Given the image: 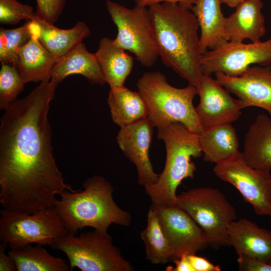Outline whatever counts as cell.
Returning a JSON list of instances; mask_svg holds the SVG:
<instances>
[{
	"label": "cell",
	"mask_w": 271,
	"mask_h": 271,
	"mask_svg": "<svg viewBox=\"0 0 271 271\" xmlns=\"http://www.w3.org/2000/svg\"><path fill=\"white\" fill-rule=\"evenodd\" d=\"M242 156L250 167L271 170V119L258 115L244 137Z\"/></svg>",
	"instance_id": "obj_21"
},
{
	"label": "cell",
	"mask_w": 271,
	"mask_h": 271,
	"mask_svg": "<svg viewBox=\"0 0 271 271\" xmlns=\"http://www.w3.org/2000/svg\"><path fill=\"white\" fill-rule=\"evenodd\" d=\"M147 226L140 233L146 247L147 259L153 264H164L172 260V251L160 225L155 210L150 206Z\"/></svg>",
	"instance_id": "obj_27"
},
{
	"label": "cell",
	"mask_w": 271,
	"mask_h": 271,
	"mask_svg": "<svg viewBox=\"0 0 271 271\" xmlns=\"http://www.w3.org/2000/svg\"><path fill=\"white\" fill-rule=\"evenodd\" d=\"M154 126L148 117L135 123L120 127L116 141L125 157L136 166L138 183L149 186L156 183L159 178L149 158Z\"/></svg>",
	"instance_id": "obj_15"
},
{
	"label": "cell",
	"mask_w": 271,
	"mask_h": 271,
	"mask_svg": "<svg viewBox=\"0 0 271 271\" xmlns=\"http://www.w3.org/2000/svg\"><path fill=\"white\" fill-rule=\"evenodd\" d=\"M187 257L194 271H220L219 265H214L206 258L197 256L195 254H190Z\"/></svg>",
	"instance_id": "obj_33"
},
{
	"label": "cell",
	"mask_w": 271,
	"mask_h": 271,
	"mask_svg": "<svg viewBox=\"0 0 271 271\" xmlns=\"http://www.w3.org/2000/svg\"><path fill=\"white\" fill-rule=\"evenodd\" d=\"M159 56L188 84L197 88L203 75L199 29L192 11L165 2L149 7Z\"/></svg>",
	"instance_id": "obj_2"
},
{
	"label": "cell",
	"mask_w": 271,
	"mask_h": 271,
	"mask_svg": "<svg viewBox=\"0 0 271 271\" xmlns=\"http://www.w3.org/2000/svg\"><path fill=\"white\" fill-rule=\"evenodd\" d=\"M163 232L172 251L174 261L184 255L205 249L209 243L204 232L192 218L177 206L153 204Z\"/></svg>",
	"instance_id": "obj_12"
},
{
	"label": "cell",
	"mask_w": 271,
	"mask_h": 271,
	"mask_svg": "<svg viewBox=\"0 0 271 271\" xmlns=\"http://www.w3.org/2000/svg\"><path fill=\"white\" fill-rule=\"evenodd\" d=\"M39 35L38 25L31 39L19 53L17 68L25 83L50 80L58 59L41 44Z\"/></svg>",
	"instance_id": "obj_18"
},
{
	"label": "cell",
	"mask_w": 271,
	"mask_h": 271,
	"mask_svg": "<svg viewBox=\"0 0 271 271\" xmlns=\"http://www.w3.org/2000/svg\"><path fill=\"white\" fill-rule=\"evenodd\" d=\"M227 244L238 256L246 255L271 264V231L246 218L234 220L227 231Z\"/></svg>",
	"instance_id": "obj_16"
},
{
	"label": "cell",
	"mask_w": 271,
	"mask_h": 271,
	"mask_svg": "<svg viewBox=\"0 0 271 271\" xmlns=\"http://www.w3.org/2000/svg\"><path fill=\"white\" fill-rule=\"evenodd\" d=\"M107 101L111 118L120 127L148 117L147 106L141 95L124 86L110 87Z\"/></svg>",
	"instance_id": "obj_24"
},
{
	"label": "cell",
	"mask_w": 271,
	"mask_h": 271,
	"mask_svg": "<svg viewBox=\"0 0 271 271\" xmlns=\"http://www.w3.org/2000/svg\"><path fill=\"white\" fill-rule=\"evenodd\" d=\"M136 85L154 127L158 129L178 122L196 133L203 130L193 102L196 87L190 84L182 88L174 87L159 71L144 73Z\"/></svg>",
	"instance_id": "obj_5"
},
{
	"label": "cell",
	"mask_w": 271,
	"mask_h": 271,
	"mask_svg": "<svg viewBox=\"0 0 271 271\" xmlns=\"http://www.w3.org/2000/svg\"><path fill=\"white\" fill-rule=\"evenodd\" d=\"M197 89L199 102L195 108L203 129L231 123L241 115L240 100L210 75L203 74Z\"/></svg>",
	"instance_id": "obj_13"
},
{
	"label": "cell",
	"mask_w": 271,
	"mask_h": 271,
	"mask_svg": "<svg viewBox=\"0 0 271 271\" xmlns=\"http://www.w3.org/2000/svg\"><path fill=\"white\" fill-rule=\"evenodd\" d=\"M221 0H197L191 9L201 30L200 44L203 54L229 41L225 28V19L221 9Z\"/></svg>",
	"instance_id": "obj_20"
},
{
	"label": "cell",
	"mask_w": 271,
	"mask_h": 271,
	"mask_svg": "<svg viewBox=\"0 0 271 271\" xmlns=\"http://www.w3.org/2000/svg\"><path fill=\"white\" fill-rule=\"evenodd\" d=\"M38 24L34 21L15 29H0V62L17 67L19 53L31 39Z\"/></svg>",
	"instance_id": "obj_28"
},
{
	"label": "cell",
	"mask_w": 271,
	"mask_h": 271,
	"mask_svg": "<svg viewBox=\"0 0 271 271\" xmlns=\"http://www.w3.org/2000/svg\"><path fill=\"white\" fill-rule=\"evenodd\" d=\"M216 79L241 102L243 108L264 109L271 119V66H253L240 76L231 77L216 73Z\"/></svg>",
	"instance_id": "obj_14"
},
{
	"label": "cell",
	"mask_w": 271,
	"mask_h": 271,
	"mask_svg": "<svg viewBox=\"0 0 271 271\" xmlns=\"http://www.w3.org/2000/svg\"><path fill=\"white\" fill-rule=\"evenodd\" d=\"M83 190L64 192L54 207L68 234L76 235L85 227L107 234L112 224L129 226L130 213L120 208L113 198L114 188L104 177L94 175L83 184Z\"/></svg>",
	"instance_id": "obj_3"
},
{
	"label": "cell",
	"mask_w": 271,
	"mask_h": 271,
	"mask_svg": "<svg viewBox=\"0 0 271 271\" xmlns=\"http://www.w3.org/2000/svg\"><path fill=\"white\" fill-rule=\"evenodd\" d=\"M8 244L1 243L0 244V271L17 270V266L13 258L6 253Z\"/></svg>",
	"instance_id": "obj_34"
},
{
	"label": "cell",
	"mask_w": 271,
	"mask_h": 271,
	"mask_svg": "<svg viewBox=\"0 0 271 271\" xmlns=\"http://www.w3.org/2000/svg\"><path fill=\"white\" fill-rule=\"evenodd\" d=\"M158 129L157 138L164 141L166 150L165 165L157 182L144 187L155 206H174L176 190L182 181L192 179L196 170L192 158L202 156L198 134L175 122Z\"/></svg>",
	"instance_id": "obj_4"
},
{
	"label": "cell",
	"mask_w": 271,
	"mask_h": 271,
	"mask_svg": "<svg viewBox=\"0 0 271 271\" xmlns=\"http://www.w3.org/2000/svg\"><path fill=\"white\" fill-rule=\"evenodd\" d=\"M197 134L205 162L216 164L238 151V138L231 123L203 129Z\"/></svg>",
	"instance_id": "obj_23"
},
{
	"label": "cell",
	"mask_w": 271,
	"mask_h": 271,
	"mask_svg": "<svg viewBox=\"0 0 271 271\" xmlns=\"http://www.w3.org/2000/svg\"><path fill=\"white\" fill-rule=\"evenodd\" d=\"M39 27V39L41 44L58 58L82 42L90 35V31L83 22H78L69 29H61L41 19L36 14L34 19Z\"/></svg>",
	"instance_id": "obj_25"
},
{
	"label": "cell",
	"mask_w": 271,
	"mask_h": 271,
	"mask_svg": "<svg viewBox=\"0 0 271 271\" xmlns=\"http://www.w3.org/2000/svg\"><path fill=\"white\" fill-rule=\"evenodd\" d=\"M106 6L117 29L115 43L133 53L143 66L152 67L159 54L149 9L136 4L130 9L109 0Z\"/></svg>",
	"instance_id": "obj_9"
},
{
	"label": "cell",
	"mask_w": 271,
	"mask_h": 271,
	"mask_svg": "<svg viewBox=\"0 0 271 271\" xmlns=\"http://www.w3.org/2000/svg\"><path fill=\"white\" fill-rule=\"evenodd\" d=\"M66 0H36L37 17L54 25L63 13Z\"/></svg>",
	"instance_id": "obj_31"
},
{
	"label": "cell",
	"mask_w": 271,
	"mask_h": 271,
	"mask_svg": "<svg viewBox=\"0 0 271 271\" xmlns=\"http://www.w3.org/2000/svg\"><path fill=\"white\" fill-rule=\"evenodd\" d=\"M36 16L33 8L17 0H0V23L15 25L21 20L32 21Z\"/></svg>",
	"instance_id": "obj_30"
},
{
	"label": "cell",
	"mask_w": 271,
	"mask_h": 271,
	"mask_svg": "<svg viewBox=\"0 0 271 271\" xmlns=\"http://www.w3.org/2000/svg\"><path fill=\"white\" fill-rule=\"evenodd\" d=\"M24 82L16 66L2 64L0 70V109L5 110L23 91Z\"/></svg>",
	"instance_id": "obj_29"
},
{
	"label": "cell",
	"mask_w": 271,
	"mask_h": 271,
	"mask_svg": "<svg viewBox=\"0 0 271 271\" xmlns=\"http://www.w3.org/2000/svg\"><path fill=\"white\" fill-rule=\"evenodd\" d=\"M72 74H80L92 84L103 85L106 83L95 54L90 53L83 42L58 58L51 80L58 85Z\"/></svg>",
	"instance_id": "obj_19"
},
{
	"label": "cell",
	"mask_w": 271,
	"mask_h": 271,
	"mask_svg": "<svg viewBox=\"0 0 271 271\" xmlns=\"http://www.w3.org/2000/svg\"><path fill=\"white\" fill-rule=\"evenodd\" d=\"M185 211L201 228L209 246L215 249L227 244V231L237 218L234 206L219 190L196 188L177 195L175 205Z\"/></svg>",
	"instance_id": "obj_6"
},
{
	"label": "cell",
	"mask_w": 271,
	"mask_h": 271,
	"mask_svg": "<svg viewBox=\"0 0 271 271\" xmlns=\"http://www.w3.org/2000/svg\"><path fill=\"white\" fill-rule=\"evenodd\" d=\"M213 171L220 179L238 190L256 214L271 216L270 171L250 167L239 151L216 164Z\"/></svg>",
	"instance_id": "obj_10"
},
{
	"label": "cell",
	"mask_w": 271,
	"mask_h": 271,
	"mask_svg": "<svg viewBox=\"0 0 271 271\" xmlns=\"http://www.w3.org/2000/svg\"><path fill=\"white\" fill-rule=\"evenodd\" d=\"M255 64H271V37L264 42L249 44L228 41L215 49L207 51L201 59L202 73L208 75L221 73L237 77Z\"/></svg>",
	"instance_id": "obj_11"
},
{
	"label": "cell",
	"mask_w": 271,
	"mask_h": 271,
	"mask_svg": "<svg viewBox=\"0 0 271 271\" xmlns=\"http://www.w3.org/2000/svg\"><path fill=\"white\" fill-rule=\"evenodd\" d=\"M245 0H221L222 3H224L230 8H236L238 5Z\"/></svg>",
	"instance_id": "obj_37"
},
{
	"label": "cell",
	"mask_w": 271,
	"mask_h": 271,
	"mask_svg": "<svg viewBox=\"0 0 271 271\" xmlns=\"http://www.w3.org/2000/svg\"><path fill=\"white\" fill-rule=\"evenodd\" d=\"M238 269L241 271H271V264L246 255H239Z\"/></svg>",
	"instance_id": "obj_32"
},
{
	"label": "cell",
	"mask_w": 271,
	"mask_h": 271,
	"mask_svg": "<svg viewBox=\"0 0 271 271\" xmlns=\"http://www.w3.org/2000/svg\"><path fill=\"white\" fill-rule=\"evenodd\" d=\"M0 241L18 250L36 243L53 246L55 240L68 232L54 207L33 213L0 210Z\"/></svg>",
	"instance_id": "obj_8"
},
{
	"label": "cell",
	"mask_w": 271,
	"mask_h": 271,
	"mask_svg": "<svg viewBox=\"0 0 271 271\" xmlns=\"http://www.w3.org/2000/svg\"><path fill=\"white\" fill-rule=\"evenodd\" d=\"M187 255H184L178 259L173 261L176 266H168L166 267L167 271H194L190 263Z\"/></svg>",
	"instance_id": "obj_36"
},
{
	"label": "cell",
	"mask_w": 271,
	"mask_h": 271,
	"mask_svg": "<svg viewBox=\"0 0 271 271\" xmlns=\"http://www.w3.org/2000/svg\"><path fill=\"white\" fill-rule=\"evenodd\" d=\"M58 85L42 81L4 110L0 125V203L6 210L33 213L53 207L68 190L52 151L48 114Z\"/></svg>",
	"instance_id": "obj_1"
},
{
	"label": "cell",
	"mask_w": 271,
	"mask_h": 271,
	"mask_svg": "<svg viewBox=\"0 0 271 271\" xmlns=\"http://www.w3.org/2000/svg\"><path fill=\"white\" fill-rule=\"evenodd\" d=\"M197 0H136V4L143 7H149L152 5L165 2L179 3L191 10Z\"/></svg>",
	"instance_id": "obj_35"
},
{
	"label": "cell",
	"mask_w": 271,
	"mask_h": 271,
	"mask_svg": "<svg viewBox=\"0 0 271 271\" xmlns=\"http://www.w3.org/2000/svg\"><path fill=\"white\" fill-rule=\"evenodd\" d=\"M117 45L114 39L102 38L94 53L106 83L110 87L124 86L131 72L133 59Z\"/></svg>",
	"instance_id": "obj_22"
},
{
	"label": "cell",
	"mask_w": 271,
	"mask_h": 271,
	"mask_svg": "<svg viewBox=\"0 0 271 271\" xmlns=\"http://www.w3.org/2000/svg\"><path fill=\"white\" fill-rule=\"evenodd\" d=\"M263 6L261 0H245L225 18V28L229 41L242 43L245 39L252 42L260 41L266 31L261 11Z\"/></svg>",
	"instance_id": "obj_17"
},
{
	"label": "cell",
	"mask_w": 271,
	"mask_h": 271,
	"mask_svg": "<svg viewBox=\"0 0 271 271\" xmlns=\"http://www.w3.org/2000/svg\"><path fill=\"white\" fill-rule=\"evenodd\" d=\"M8 254L15 262L18 271H70L64 259L52 256L42 245L28 244L23 248L11 249Z\"/></svg>",
	"instance_id": "obj_26"
},
{
	"label": "cell",
	"mask_w": 271,
	"mask_h": 271,
	"mask_svg": "<svg viewBox=\"0 0 271 271\" xmlns=\"http://www.w3.org/2000/svg\"><path fill=\"white\" fill-rule=\"evenodd\" d=\"M64 252L71 270L132 271L133 266L112 243L111 237L94 230L79 236L67 234L56 238L51 247Z\"/></svg>",
	"instance_id": "obj_7"
}]
</instances>
